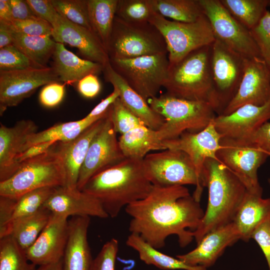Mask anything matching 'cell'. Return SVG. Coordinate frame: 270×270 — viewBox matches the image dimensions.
Returning <instances> with one entry per match:
<instances>
[{
	"mask_svg": "<svg viewBox=\"0 0 270 270\" xmlns=\"http://www.w3.org/2000/svg\"><path fill=\"white\" fill-rule=\"evenodd\" d=\"M125 210L131 217L130 234L158 250L172 234L178 236L180 246L188 244L204 213L200 202L182 186H153L146 197L126 206Z\"/></svg>",
	"mask_w": 270,
	"mask_h": 270,
	"instance_id": "1",
	"label": "cell"
},
{
	"mask_svg": "<svg viewBox=\"0 0 270 270\" xmlns=\"http://www.w3.org/2000/svg\"><path fill=\"white\" fill-rule=\"evenodd\" d=\"M142 162L126 158L92 176L81 190L98 200L109 217L116 218L123 208L146 197L153 187Z\"/></svg>",
	"mask_w": 270,
	"mask_h": 270,
	"instance_id": "2",
	"label": "cell"
},
{
	"mask_svg": "<svg viewBox=\"0 0 270 270\" xmlns=\"http://www.w3.org/2000/svg\"><path fill=\"white\" fill-rule=\"evenodd\" d=\"M203 184L208 190L206 210L196 230L197 244L208 233L232 222L247 190L241 180L218 160L204 164Z\"/></svg>",
	"mask_w": 270,
	"mask_h": 270,
	"instance_id": "3",
	"label": "cell"
},
{
	"mask_svg": "<svg viewBox=\"0 0 270 270\" xmlns=\"http://www.w3.org/2000/svg\"><path fill=\"white\" fill-rule=\"evenodd\" d=\"M210 60L211 45L195 50L170 66L163 86L166 94L178 98L208 102L217 113Z\"/></svg>",
	"mask_w": 270,
	"mask_h": 270,
	"instance_id": "4",
	"label": "cell"
},
{
	"mask_svg": "<svg viewBox=\"0 0 270 270\" xmlns=\"http://www.w3.org/2000/svg\"><path fill=\"white\" fill-rule=\"evenodd\" d=\"M147 102L164 119V122L157 130L159 138L162 141L176 138L185 132L202 131L216 116L208 102L178 98L166 93L150 98Z\"/></svg>",
	"mask_w": 270,
	"mask_h": 270,
	"instance_id": "5",
	"label": "cell"
},
{
	"mask_svg": "<svg viewBox=\"0 0 270 270\" xmlns=\"http://www.w3.org/2000/svg\"><path fill=\"white\" fill-rule=\"evenodd\" d=\"M54 144L45 152L22 162L10 178L0 182V196L17 200L40 188L64 186L62 161Z\"/></svg>",
	"mask_w": 270,
	"mask_h": 270,
	"instance_id": "6",
	"label": "cell"
},
{
	"mask_svg": "<svg viewBox=\"0 0 270 270\" xmlns=\"http://www.w3.org/2000/svg\"><path fill=\"white\" fill-rule=\"evenodd\" d=\"M107 52L110 59L168 53L164 36L149 22L132 23L115 16Z\"/></svg>",
	"mask_w": 270,
	"mask_h": 270,
	"instance_id": "7",
	"label": "cell"
},
{
	"mask_svg": "<svg viewBox=\"0 0 270 270\" xmlns=\"http://www.w3.org/2000/svg\"><path fill=\"white\" fill-rule=\"evenodd\" d=\"M148 22L164 36L170 66L178 62L195 50L212 45L216 40L204 14L194 22H183L170 20L154 10Z\"/></svg>",
	"mask_w": 270,
	"mask_h": 270,
	"instance_id": "8",
	"label": "cell"
},
{
	"mask_svg": "<svg viewBox=\"0 0 270 270\" xmlns=\"http://www.w3.org/2000/svg\"><path fill=\"white\" fill-rule=\"evenodd\" d=\"M115 72L146 100L156 96L170 66L168 53L130 59H110Z\"/></svg>",
	"mask_w": 270,
	"mask_h": 270,
	"instance_id": "9",
	"label": "cell"
},
{
	"mask_svg": "<svg viewBox=\"0 0 270 270\" xmlns=\"http://www.w3.org/2000/svg\"><path fill=\"white\" fill-rule=\"evenodd\" d=\"M216 156L217 160L241 180L248 191L262 194L257 172L268 156L254 142L222 137Z\"/></svg>",
	"mask_w": 270,
	"mask_h": 270,
	"instance_id": "10",
	"label": "cell"
},
{
	"mask_svg": "<svg viewBox=\"0 0 270 270\" xmlns=\"http://www.w3.org/2000/svg\"><path fill=\"white\" fill-rule=\"evenodd\" d=\"M142 162L146 175L153 186L192 184L196 188L198 186L194 166L189 156L182 150L166 149L148 154Z\"/></svg>",
	"mask_w": 270,
	"mask_h": 270,
	"instance_id": "11",
	"label": "cell"
},
{
	"mask_svg": "<svg viewBox=\"0 0 270 270\" xmlns=\"http://www.w3.org/2000/svg\"><path fill=\"white\" fill-rule=\"evenodd\" d=\"M215 39L245 58H261L250 30L226 9L220 0H199Z\"/></svg>",
	"mask_w": 270,
	"mask_h": 270,
	"instance_id": "12",
	"label": "cell"
},
{
	"mask_svg": "<svg viewBox=\"0 0 270 270\" xmlns=\"http://www.w3.org/2000/svg\"><path fill=\"white\" fill-rule=\"evenodd\" d=\"M245 58L215 40L211 45L213 86L220 115L236 94L243 76Z\"/></svg>",
	"mask_w": 270,
	"mask_h": 270,
	"instance_id": "13",
	"label": "cell"
},
{
	"mask_svg": "<svg viewBox=\"0 0 270 270\" xmlns=\"http://www.w3.org/2000/svg\"><path fill=\"white\" fill-rule=\"evenodd\" d=\"M59 82L52 67L0 70V114L7 108L15 106L31 96L38 88Z\"/></svg>",
	"mask_w": 270,
	"mask_h": 270,
	"instance_id": "14",
	"label": "cell"
},
{
	"mask_svg": "<svg viewBox=\"0 0 270 270\" xmlns=\"http://www.w3.org/2000/svg\"><path fill=\"white\" fill-rule=\"evenodd\" d=\"M116 134L108 110L104 125L92 140L81 166L77 183L78 190H81L88 180L97 174L126 158L120 148Z\"/></svg>",
	"mask_w": 270,
	"mask_h": 270,
	"instance_id": "15",
	"label": "cell"
},
{
	"mask_svg": "<svg viewBox=\"0 0 270 270\" xmlns=\"http://www.w3.org/2000/svg\"><path fill=\"white\" fill-rule=\"evenodd\" d=\"M222 136L216 130L212 121L202 130L198 132H185L178 138L164 141L166 149L182 150L192 160L198 179V186L193 197L200 202L204 188L203 184L204 164L208 158L217 160Z\"/></svg>",
	"mask_w": 270,
	"mask_h": 270,
	"instance_id": "16",
	"label": "cell"
},
{
	"mask_svg": "<svg viewBox=\"0 0 270 270\" xmlns=\"http://www.w3.org/2000/svg\"><path fill=\"white\" fill-rule=\"evenodd\" d=\"M270 100V68L261 58H246L237 92L220 115L229 114L245 104L262 106Z\"/></svg>",
	"mask_w": 270,
	"mask_h": 270,
	"instance_id": "17",
	"label": "cell"
},
{
	"mask_svg": "<svg viewBox=\"0 0 270 270\" xmlns=\"http://www.w3.org/2000/svg\"><path fill=\"white\" fill-rule=\"evenodd\" d=\"M68 218L52 213L34 242L25 250L28 259L42 266L62 260L69 234Z\"/></svg>",
	"mask_w": 270,
	"mask_h": 270,
	"instance_id": "18",
	"label": "cell"
},
{
	"mask_svg": "<svg viewBox=\"0 0 270 270\" xmlns=\"http://www.w3.org/2000/svg\"><path fill=\"white\" fill-rule=\"evenodd\" d=\"M270 120V100L262 106H242L228 115H216L213 122L222 137L251 141Z\"/></svg>",
	"mask_w": 270,
	"mask_h": 270,
	"instance_id": "19",
	"label": "cell"
},
{
	"mask_svg": "<svg viewBox=\"0 0 270 270\" xmlns=\"http://www.w3.org/2000/svg\"><path fill=\"white\" fill-rule=\"evenodd\" d=\"M52 28V36L56 42L77 48L86 60L104 66L110 62L106 49L90 30L71 22L60 14Z\"/></svg>",
	"mask_w": 270,
	"mask_h": 270,
	"instance_id": "20",
	"label": "cell"
},
{
	"mask_svg": "<svg viewBox=\"0 0 270 270\" xmlns=\"http://www.w3.org/2000/svg\"><path fill=\"white\" fill-rule=\"evenodd\" d=\"M43 206L53 214L68 218L70 216L102 218L109 217L100 202L94 197L78 188L70 189L62 186L56 188Z\"/></svg>",
	"mask_w": 270,
	"mask_h": 270,
	"instance_id": "21",
	"label": "cell"
},
{
	"mask_svg": "<svg viewBox=\"0 0 270 270\" xmlns=\"http://www.w3.org/2000/svg\"><path fill=\"white\" fill-rule=\"evenodd\" d=\"M107 114L108 112L104 116L86 128L74 140L67 142L55 143L56 148L62 161L65 174V187L70 189L78 188L79 172L88 148L94 136L103 126Z\"/></svg>",
	"mask_w": 270,
	"mask_h": 270,
	"instance_id": "22",
	"label": "cell"
},
{
	"mask_svg": "<svg viewBox=\"0 0 270 270\" xmlns=\"http://www.w3.org/2000/svg\"><path fill=\"white\" fill-rule=\"evenodd\" d=\"M38 126L30 120L8 127L0 126V182L10 178L18 168L17 159L22 152L28 136L38 132Z\"/></svg>",
	"mask_w": 270,
	"mask_h": 270,
	"instance_id": "23",
	"label": "cell"
},
{
	"mask_svg": "<svg viewBox=\"0 0 270 270\" xmlns=\"http://www.w3.org/2000/svg\"><path fill=\"white\" fill-rule=\"evenodd\" d=\"M238 240L240 234L232 222L208 233L194 250L176 257L187 264L206 268L214 264L226 247Z\"/></svg>",
	"mask_w": 270,
	"mask_h": 270,
	"instance_id": "24",
	"label": "cell"
},
{
	"mask_svg": "<svg viewBox=\"0 0 270 270\" xmlns=\"http://www.w3.org/2000/svg\"><path fill=\"white\" fill-rule=\"evenodd\" d=\"M62 258L63 270H90L93 259L88 240L89 216H72Z\"/></svg>",
	"mask_w": 270,
	"mask_h": 270,
	"instance_id": "25",
	"label": "cell"
},
{
	"mask_svg": "<svg viewBox=\"0 0 270 270\" xmlns=\"http://www.w3.org/2000/svg\"><path fill=\"white\" fill-rule=\"evenodd\" d=\"M106 81L110 83L120 92L119 98L124 106L140 118L148 127L158 130L164 122V118L154 112L146 100L115 72L110 62L102 72Z\"/></svg>",
	"mask_w": 270,
	"mask_h": 270,
	"instance_id": "26",
	"label": "cell"
},
{
	"mask_svg": "<svg viewBox=\"0 0 270 270\" xmlns=\"http://www.w3.org/2000/svg\"><path fill=\"white\" fill-rule=\"evenodd\" d=\"M52 58V67L60 82L66 84L78 82L90 74H99L104 68V66L100 64L80 58L68 50L62 43L56 42Z\"/></svg>",
	"mask_w": 270,
	"mask_h": 270,
	"instance_id": "27",
	"label": "cell"
},
{
	"mask_svg": "<svg viewBox=\"0 0 270 270\" xmlns=\"http://www.w3.org/2000/svg\"><path fill=\"white\" fill-rule=\"evenodd\" d=\"M270 220V198H262V194L246 191L233 222L240 240L248 241L255 229Z\"/></svg>",
	"mask_w": 270,
	"mask_h": 270,
	"instance_id": "28",
	"label": "cell"
},
{
	"mask_svg": "<svg viewBox=\"0 0 270 270\" xmlns=\"http://www.w3.org/2000/svg\"><path fill=\"white\" fill-rule=\"evenodd\" d=\"M118 140L120 148L126 158L143 159L152 150L166 149L164 141L159 138L157 130L144 125L120 135Z\"/></svg>",
	"mask_w": 270,
	"mask_h": 270,
	"instance_id": "29",
	"label": "cell"
},
{
	"mask_svg": "<svg viewBox=\"0 0 270 270\" xmlns=\"http://www.w3.org/2000/svg\"><path fill=\"white\" fill-rule=\"evenodd\" d=\"M100 118H88L85 116L78 120L58 123L44 130L34 133L27 138L22 152L38 144L71 141Z\"/></svg>",
	"mask_w": 270,
	"mask_h": 270,
	"instance_id": "30",
	"label": "cell"
},
{
	"mask_svg": "<svg viewBox=\"0 0 270 270\" xmlns=\"http://www.w3.org/2000/svg\"><path fill=\"white\" fill-rule=\"evenodd\" d=\"M126 244L137 252L140 258L145 264L154 266L162 270H206L204 266H190L178 258L161 252L135 234L129 235Z\"/></svg>",
	"mask_w": 270,
	"mask_h": 270,
	"instance_id": "31",
	"label": "cell"
},
{
	"mask_svg": "<svg viewBox=\"0 0 270 270\" xmlns=\"http://www.w3.org/2000/svg\"><path fill=\"white\" fill-rule=\"evenodd\" d=\"M52 212L42 206L34 213L13 221L8 236L26 250L36 240L48 224Z\"/></svg>",
	"mask_w": 270,
	"mask_h": 270,
	"instance_id": "32",
	"label": "cell"
},
{
	"mask_svg": "<svg viewBox=\"0 0 270 270\" xmlns=\"http://www.w3.org/2000/svg\"><path fill=\"white\" fill-rule=\"evenodd\" d=\"M118 0H88V18L92 32L107 51Z\"/></svg>",
	"mask_w": 270,
	"mask_h": 270,
	"instance_id": "33",
	"label": "cell"
},
{
	"mask_svg": "<svg viewBox=\"0 0 270 270\" xmlns=\"http://www.w3.org/2000/svg\"><path fill=\"white\" fill-rule=\"evenodd\" d=\"M11 30L12 45L40 67H48L56 44L51 36H31Z\"/></svg>",
	"mask_w": 270,
	"mask_h": 270,
	"instance_id": "34",
	"label": "cell"
},
{
	"mask_svg": "<svg viewBox=\"0 0 270 270\" xmlns=\"http://www.w3.org/2000/svg\"><path fill=\"white\" fill-rule=\"evenodd\" d=\"M153 10L164 18L193 22L204 15L199 0H148Z\"/></svg>",
	"mask_w": 270,
	"mask_h": 270,
	"instance_id": "35",
	"label": "cell"
},
{
	"mask_svg": "<svg viewBox=\"0 0 270 270\" xmlns=\"http://www.w3.org/2000/svg\"><path fill=\"white\" fill-rule=\"evenodd\" d=\"M226 9L248 30L262 18L270 0H220Z\"/></svg>",
	"mask_w": 270,
	"mask_h": 270,
	"instance_id": "36",
	"label": "cell"
},
{
	"mask_svg": "<svg viewBox=\"0 0 270 270\" xmlns=\"http://www.w3.org/2000/svg\"><path fill=\"white\" fill-rule=\"evenodd\" d=\"M25 250L10 236L0 238V270H36Z\"/></svg>",
	"mask_w": 270,
	"mask_h": 270,
	"instance_id": "37",
	"label": "cell"
},
{
	"mask_svg": "<svg viewBox=\"0 0 270 270\" xmlns=\"http://www.w3.org/2000/svg\"><path fill=\"white\" fill-rule=\"evenodd\" d=\"M56 188L45 187L36 189L16 200L10 226L13 221L32 214L42 207Z\"/></svg>",
	"mask_w": 270,
	"mask_h": 270,
	"instance_id": "38",
	"label": "cell"
},
{
	"mask_svg": "<svg viewBox=\"0 0 270 270\" xmlns=\"http://www.w3.org/2000/svg\"><path fill=\"white\" fill-rule=\"evenodd\" d=\"M154 10L148 0H118L116 16L132 23L148 22Z\"/></svg>",
	"mask_w": 270,
	"mask_h": 270,
	"instance_id": "39",
	"label": "cell"
},
{
	"mask_svg": "<svg viewBox=\"0 0 270 270\" xmlns=\"http://www.w3.org/2000/svg\"><path fill=\"white\" fill-rule=\"evenodd\" d=\"M51 2L60 16L92 31L88 18V0H51Z\"/></svg>",
	"mask_w": 270,
	"mask_h": 270,
	"instance_id": "40",
	"label": "cell"
},
{
	"mask_svg": "<svg viewBox=\"0 0 270 270\" xmlns=\"http://www.w3.org/2000/svg\"><path fill=\"white\" fill-rule=\"evenodd\" d=\"M108 114L116 133L123 134L140 126H146L143 122L132 113L118 98L110 106Z\"/></svg>",
	"mask_w": 270,
	"mask_h": 270,
	"instance_id": "41",
	"label": "cell"
},
{
	"mask_svg": "<svg viewBox=\"0 0 270 270\" xmlns=\"http://www.w3.org/2000/svg\"><path fill=\"white\" fill-rule=\"evenodd\" d=\"M40 68L14 45L0 48V70L11 71Z\"/></svg>",
	"mask_w": 270,
	"mask_h": 270,
	"instance_id": "42",
	"label": "cell"
},
{
	"mask_svg": "<svg viewBox=\"0 0 270 270\" xmlns=\"http://www.w3.org/2000/svg\"><path fill=\"white\" fill-rule=\"evenodd\" d=\"M250 31L261 58L270 68V12L268 10L259 22Z\"/></svg>",
	"mask_w": 270,
	"mask_h": 270,
	"instance_id": "43",
	"label": "cell"
},
{
	"mask_svg": "<svg viewBox=\"0 0 270 270\" xmlns=\"http://www.w3.org/2000/svg\"><path fill=\"white\" fill-rule=\"evenodd\" d=\"M14 30L31 36H52L53 28L48 22L38 17L8 22Z\"/></svg>",
	"mask_w": 270,
	"mask_h": 270,
	"instance_id": "44",
	"label": "cell"
},
{
	"mask_svg": "<svg viewBox=\"0 0 270 270\" xmlns=\"http://www.w3.org/2000/svg\"><path fill=\"white\" fill-rule=\"evenodd\" d=\"M118 250V242L112 238L105 243L99 253L93 259L90 270H115Z\"/></svg>",
	"mask_w": 270,
	"mask_h": 270,
	"instance_id": "45",
	"label": "cell"
},
{
	"mask_svg": "<svg viewBox=\"0 0 270 270\" xmlns=\"http://www.w3.org/2000/svg\"><path fill=\"white\" fill-rule=\"evenodd\" d=\"M66 85L59 82H54L44 86L39 94L41 104L48 108L58 106L64 98Z\"/></svg>",
	"mask_w": 270,
	"mask_h": 270,
	"instance_id": "46",
	"label": "cell"
},
{
	"mask_svg": "<svg viewBox=\"0 0 270 270\" xmlns=\"http://www.w3.org/2000/svg\"><path fill=\"white\" fill-rule=\"evenodd\" d=\"M34 14L49 22L52 26L56 23L59 14L51 0H26Z\"/></svg>",
	"mask_w": 270,
	"mask_h": 270,
	"instance_id": "47",
	"label": "cell"
},
{
	"mask_svg": "<svg viewBox=\"0 0 270 270\" xmlns=\"http://www.w3.org/2000/svg\"><path fill=\"white\" fill-rule=\"evenodd\" d=\"M250 238L254 239L261 248L270 270V220L258 226L253 232Z\"/></svg>",
	"mask_w": 270,
	"mask_h": 270,
	"instance_id": "48",
	"label": "cell"
},
{
	"mask_svg": "<svg viewBox=\"0 0 270 270\" xmlns=\"http://www.w3.org/2000/svg\"><path fill=\"white\" fill-rule=\"evenodd\" d=\"M16 200L0 196V238L8 236Z\"/></svg>",
	"mask_w": 270,
	"mask_h": 270,
	"instance_id": "49",
	"label": "cell"
},
{
	"mask_svg": "<svg viewBox=\"0 0 270 270\" xmlns=\"http://www.w3.org/2000/svg\"><path fill=\"white\" fill-rule=\"evenodd\" d=\"M78 92L84 97L91 98L96 96L101 89L100 82L96 74H90L78 82Z\"/></svg>",
	"mask_w": 270,
	"mask_h": 270,
	"instance_id": "50",
	"label": "cell"
},
{
	"mask_svg": "<svg viewBox=\"0 0 270 270\" xmlns=\"http://www.w3.org/2000/svg\"><path fill=\"white\" fill-rule=\"evenodd\" d=\"M120 92L117 88H114V90L107 97L102 100L86 117L88 118H100L104 116L110 106L119 98Z\"/></svg>",
	"mask_w": 270,
	"mask_h": 270,
	"instance_id": "51",
	"label": "cell"
},
{
	"mask_svg": "<svg viewBox=\"0 0 270 270\" xmlns=\"http://www.w3.org/2000/svg\"><path fill=\"white\" fill-rule=\"evenodd\" d=\"M12 20H22L37 17L26 0H10Z\"/></svg>",
	"mask_w": 270,
	"mask_h": 270,
	"instance_id": "52",
	"label": "cell"
},
{
	"mask_svg": "<svg viewBox=\"0 0 270 270\" xmlns=\"http://www.w3.org/2000/svg\"><path fill=\"white\" fill-rule=\"evenodd\" d=\"M251 141L270 156V122H266L263 124L254 135Z\"/></svg>",
	"mask_w": 270,
	"mask_h": 270,
	"instance_id": "53",
	"label": "cell"
},
{
	"mask_svg": "<svg viewBox=\"0 0 270 270\" xmlns=\"http://www.w3.org/2000/svg\"><path fill=\"white\" fill-rule=\"evenodd\" d=\"M12 44L11 28L8 22L0 20V48Z\"/></svg>",
	"mask_w": 270,
	"mask_h": 270,
	"instance_id": "54",
	"label": "cell"
},
{
	"mask_svg": "<svg viewBox=\"0 0 270 270\" xmlns=\"http://www.w3.org/2000/svg\"><path fill=\"white\" fill-rule=\"evenodd\" d=\"M0 20L6 22L12 20L10 0H0Z\"/></svg>",
	"mask_w": 270,
	"mask_h": 270,
	"instance_id": "55",
	"label": "cell"
},
{
	"mask_svg": "<svg viewBox=\"0 0 270 270\" xmlns=\"http://www.w3.org/2000/svg\"><path fill=\"white\" fill-rule=\"evenodd\" d=\"M36 270H63L62 260L57 262L39 266Z\"/></svg>",
	"mask_w": 270,
	"mask_h": 270,
	"instance_id": "56",
	"label": "cell"
},
{
	"mask_svg": "<svg viewBox=\"0 0 270 270\" xmlns=\"http://www.w3.org/2000/svg\"><path fill=\"white\" fill-rule=\"evenodd\" d=\"M268 184H269L270 186V178H269V179L268 180Z\"/></svg>",
	"mask_w": 270,
	"mask_h": 270,
	"instance_id": "57",
	"label": "cell"
},
{
	"mask_svg": "<svg viewBox=\"0 0 270 270\" xmlns=\"http://www.w3.org/2000/svg\"></svg>",
	"mask_w": 270,
	"mask_h": 270,
	"instance_id": "58",
	"label": "cell"
}]
</instances>
